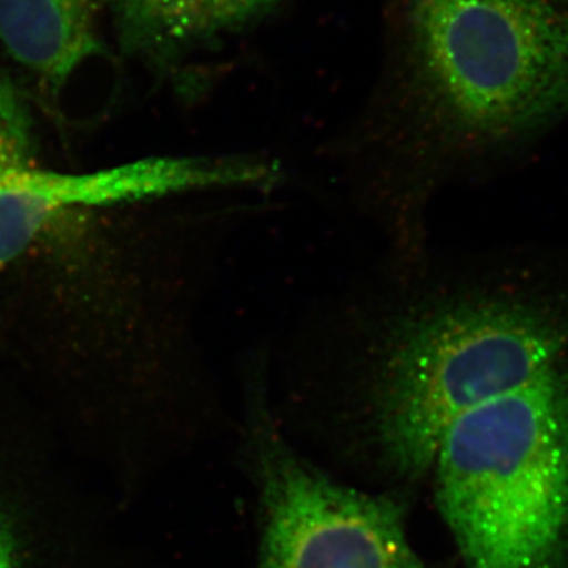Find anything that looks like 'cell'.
I'll return each instance as SVG.
<instances>
[{
    "instance_id": "cell-8",
    "label": "cell",
    "mask_w": 568,
    "mask_h": 568,
    "mask_svg": "<svg viewBox=\"0 0 568 568\" xmlns=\"http://www.w3.org/2000/svg\"><path fill=\"white\" fill-rule=\"evenodd\" d=\"M282 0H175L174 48L235 32L271 13Z\"/></svg>"
},
{
    "instance_id": "cell-7",
    "label": "cell",
    "mask_w": 568,
    "mask_h": 568,
    "mask_svg": "<svg viewBox=\"0 0 568 568\" xmlns=\"http://www.w3.org/2000/svg\"><path fill=\"white\" fill-rule=\"evenodd\" d=\"M125 54L163 62L174 48L175 0H103Z\"/></svg>"
},
{
    "instance_id": "cell-6",
    "label": "cell",
    "mask_w": 568,
    "mask_h": 568,
    "mask_svg": "<svg viewBox=\"0 0 568 568\" xmlns=\"http://www.w3.org/2000/svg\"><path fill=\"white\" fill-rule=\"evenodd\" d=\"M92 0H0V44L59 92L82 63L103 54Z\"/></svg>"
},
{
    "instance_id": "cell-10",
    "label": "cell",
    "mask_w": 568,
    "mask_h": 568,
    "mask_svg": "<svg viewBox=\"0 0 568 568\" xmlns=\"http://www.w3.org/2000/svg\"><path fill=\"white\" fill-rule=\"evenodd\" d=\"M0 568H17V548L2 518H0Z\"/></svg>"
},
{
    "instance_id": "cell-11",
    "label": "cell",
    "mask_w": 568,
    "mask_h": 568,
    "mask_svg": "<svg viewBox=\"0 0 568 568\" xmlns=\"http://www.w3.org/2000/svg\"><path fill=\"white\" fill-rule=\"evenodd\" d=\"M92 6L95 13H99L103 9V0H92Z\"/></svg>"
},
{
    "instance_id": "cell-1",
    "label": "cell",
    "mask_w": 568,
    "mask_h": 568,
    "mask_svg": "<svg viewBox=\"0 0 568 568\" xmlns=\"http://www.w3.org/2000/svg\"><path fill=\"white\" fill-rule=\"evenodd\" d=\"M304 366L396 480L432 470L448 425L566 361L568 320L517 291L462 282L432 250L325 313Z\"/></svg>"
},
{
    "instance_id": "cell-2",
    "label": "cell",
    "mask_w": 568,
    "mask_h": 568,
    "mask_svg": "<svg viewBox=\"0 0 568 568\" xmlns=\"http://www.w3.org/2000/svg\"><path fill=\"white\" fill-rule=\"evenodd\" d=\"M402 110L336 149L347 196L410 261L476 156L568 114V0H406Z\"/></svg>"
},
{
    "instance_id": "cell-3",
    "label": "cell",
    "mask_w": 568,
    "mask_h": 568,
    "mask_svg": "<svg viewBox=\"0 0 568 568\" xmlns=\"http://www.w3.org/2000/svg\"><path fill=\"white\" fill-rule=\"evenodd\" d=\"M432 470L466 568H568V362L455 418Z\"/></svg>"
},
{
    "instance_id": "cell-9",
    "label": "cell",
    "mask_w": 568,
    "mask_h": 568,
    "mask_svg": "<svg viewBox=\"0 0 568 568\" xmlns=\"http://www.w3.org/2000/svg\"><path fill=\"white\" fill-rule=\"evenodd\" d=\"M36 153L33 119L17 85L0 73V166L31 164Z\"/></svg>"
},
{
    "instance_id": "cell-5",
    "label": "cell",
    "mask_w": 568,
    "mask_h": 568,
    "mask_svg": "<svg viewBox=\"0 0 568 568\" xmlns=\"http://www.w3.org/2000/svg\"><path fill=\"white\" fill-rule=\"evenodd\" d=\"M274 159L253 153L149 156L84 174L0 166V264L18 260L65 212L100 211L192 194H267L282 182Z\"/></svg>"
},
{
    "instance_id": "cell-4",
    "label": "cell",
    "mask_w": 568,
    "mask_h": 568,
    "mask_svg": "<svg viewBox=\"0 0 568 568\" xmlns=\"http://www.w3.org/2000/svg\"><path fill=\"white\" fill-rule=\"evenodd\" d=\"M246 452L260 493L256 568H429L407 534V504L328 477L287 443L271 394V355L244 364Z\"/></svg>"
}]
</instances>
